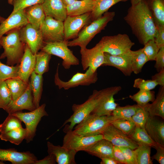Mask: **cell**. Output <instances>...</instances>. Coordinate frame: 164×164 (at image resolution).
Segmentation results:
<instances>
[{"mask_svg": "<svg viewBox=\"0 0 164 164\" xmlns=\"http://www.w3.org/2000/svg\"><path fill=\"white\" fill-rule=\"evenodd\" d=\"M134 150L136 164H152L151 157V147L139 144Z\"/></svg>", "mask_w": 164, "mask_h": 164, "instance_id": "8d00e7d4", "label": "cell"}, {"mask_svg": "<svg viewBox=\"0 0 164 164\" xmlns=\"http://www.w3.org/2000/svg\"><path fill=\"white\" fill-rule=\"evenodd\" d=\"M95 0H76L66 7L67 15L75 16L91 12L93 10Z\"/></svg>", "mask_w": 164, "mask_h": 164, "instance_id": "4316f807", "label": "cell"}, {"mask_svg": "<svg viewBox=\"0 0 164 164\" xmlns=\"http://www.w3.org/2000/svg\"><path fill=\"white\" fill-rule=\"evenodd\" d=\"M80 53L81 63L83 70L90 67L94 71H97L98 67L105 63L104 53L98 43L90 49L86 48L80 49Z\"/></svg>", "mask_w": 164, "mask_h": 164, "instance_id": "9a60e30c", "label": "cell"}, {"mask_svg": "<svg viewBox=\"0 0 164 164\" xmlns=\"http://www.w3.org/2000/svg\"><path fill=\"white\" fill-rule=\"evenodd\" d=\"M12 100L11 93L5 81L0 80V108L5 110Z\"/></svg>", "mask_w": 164, "mask_h": 164, "instance_id": "7bdbcfd3", "label": "cell"}, {"mask_svg": "<svg viewBox=\"0 0 164 164\" xmlns=\"http://www.w3.org/2000/svg\"><path fill=\"white\" fill-rule=\"evenodd\" d=\"M103 138L100 134L93 136H84L74 133L72 130L67 129L63 140V147L75 151H83L91 145Z\"/></svg>", "mask_w": 164, "mask_h": 164, "instance_id": "7c38bea8", "label": "cell"}, {"mask_svg": "<svg viewBox=\"0 0 164 164\" xmlns=\"http://www.w3.org/2000/svg\"><path fill=\"white\" fill-rule=\"evenodd\" d=\"M155 24L157 31L154 40L157 46L160 49L164 46V26Z\"/></svg>", "mask_w": 164, "mask_h": 164, "instance_id": "f907efd6", "label": "cell"}, {"mask_svg": "<svg viewBox=\"0 0 164 164\" xmlns=\"http://www.w3.org/2000/svg\"><path fill=\"white\" fill-rule=\"evenodd\" d=\"M157 85H158V83L155 80H145L138 78L135 80L133 87L139 90L150 91L154 89Z\"/></svg>", "mask_w": 164, "mask_h": 164, "instance_id": "7dc6e473", "label": "cell"}, {"mask_svg": "<svg viewBox=\"0 0 164 164\" xmlns=\"http://www.w3.org/2000/svg\"><path fill=\"white\" fill-rule=\"evenodd\" d=\"M36 108L32 92L28 84L24 92L15 100H12L5 110L9 114H12L22 111L23 110L31 111Z\"/></svg>", "mask_w": 164, "mask_h": 164, "instance_id": "d6986e66", "label": "cell"}, {"mask_svg": "<svg viewBox=\"0 0 164 164\" xmlns=\"http://www.w3.org/2000/svg\"><path fill=\"white\" fill-rule=\"evenodd\" d=\"M144 46L142 49L149 60H155L159 48L155 42L154 39L148 41Z\"/></svg>", "mask_w": 164, "mask_h": 164, "instance_id": "f6af8a7d", "label": "cell"}, {"mask_svg": "<svg viewBox=\"0 0 164 164\" xmlns=\"http://www.w3.org/2000/svg\"><path fill=\"white\" fill-rule=\"evenodd\" d=\"M129 136L138 144H145L154 148L157 144L152 139L144 128L138 126H136Z\"/></svg>", "mask_w": 164, "mask_h": 164, "instance_id": "836d02e7", "label": "cell"}, {"mask_svg": "<svg viewBox=\"0 0 164 164\" xmlns=\"http://www.w3.org/2000/svg\"><path fill=\"white\" fill-rule=\"evenodd\" d=\"M149 115L164 119V87H161L156 97L151 104L147 105Z\"/></svg>", "mask_w": 164, "mask_h": 164, "instance_id": "f1b7e54d", "label": "cell"}, {"mask_svg": "<svg viewBox=\"0 0 164 164\" xmlns=\"http://www.w3.org/2000/svg\"><path fill=\"white\" fill-rule=\"evenodd\" d=\"M59 64L58 65L55 75L54 83L60 89L63 88L66 90L79 85H89L95 83L97 80V70L94 71L91 67H89L85 73L78 72L68 81H63L59 77Z\"/></svg>", "mask_w": 164, "mask_h": 164, "instance_id": "30bf717a", "label": "cell"}, {"mask_svg": "<svg viewBox=\"0 0 164 164\" xmlns=\"http://www.w3.org/2000/svg\"><path fill=\"white\" fill-rule=\"evenodd\" d=\"M36 62V55L32 53L26 44L24 53L19 65L18 77L29 83V79L34 70Z\"/></svg>", "mask_w": 164, "mask_h": 164, "instance_id": "ffe728a7", "label": "cell"}, {"mask_svg": "<svg viewBox=\"0 0 164 164\" xmlns=\"http://www.w3.org/2000/svg\"><path fill=\"white\" fill-rule=\"evenodd\" d=\"M101 164H119L113 158L110 157H105L101 159Z\"/></svg>", "mask_w": 164, "mask_h": 164, "instance_id": "9f6ffc18", "label": "cell"}, {"mask_svg": "<svg viewBox=\"0 0 164 164\" xmlns=\"http://www.w3.org/2000/svg\"><path fill=\"white\" fill-rule=\"evenodd\" d=\"M138 104L128 105L125 106H118L111 114L107 117L109 121L124 119L132 121V117L135 113Z\"/></svg>", "mask_w": 164, "mask_h": 164, "instance_id": "f546056e", "label": "cell"}, {"mask_svg": "<svg viewBox=\"0 0 164 164\" xmlns=\"http://www.w3.org/2000/svg\"><path fill=\"white\" fill-rule=\"evenodd\" d=\"M51 55L42 50L36 54V62L34 71L36 73L43 75L48 71Z\"/></svg>", "mask_w": 164, "mask_h": 164, "instance_id": "d590c367", "label": "cell"}, {"mask_svg": "<svg viewBox=\"0 0 164 164\" xmlns=\"http://www.w3.org/2000/svg\"><path fill=\"white\" fill-rule=\"evenodd\" d=\"M128 0H95V5L91 12L92 21L101 17L113 5L122 1Z\"/></svg>", "mask_w": 164, "mask_h": 164, "instance_id": "1f68e13d", "label": "cell"}, {"mask_svg": "<svg viewBox=\"0 0 164 164\" xmlns=\"http://www.w3.org/2000/svg\"><path fill=\"white\" fill-rule=\"evenodd\" d=\"M156 150V153L151 159L156 160L159 164H164V146L157 144L154 148Z\"/></svg>", "mask_w": 164, "mask_h": 164, "instance_id": "816d5d0a", "label": "cell"}, {"mask_svg": "<svg viewBox=\"0 0 164 164\" xmlns=\"http://www.w3.org/2000/svg\"><path fill=\"white\" fill-rule=\"evenodd\" d=\"M19 36L21 41L27 45L34 55L41 50L45 44L40 29L35 28L29 23L20 29Z\"/></svg>", "mask_w": 164, "mask_h": 164, "instance_id": "5bb4252c", "label": "cell"}, {"mask_svg": "<svg viewBox=\"0 0 164 164\" xmlns=\"http://www.w3.org/2000/svg\"><path fill=\"white\" fill-rule=\"evenodd\" d=\"M46 105L45 104H43L34 110L28 112L20 111L12 114L25 124L27 130L25 139L27 143L33 140L36 135V128L42 118L48 115L45 109Z\"/></svg>", "mask_w": 164, "mask_h": 164, "instance_id": "ba28073f", "label": "cell"}, {"mask_svg": "<svg viewBox=\"0 0 164 164\" xmlns=\"http://www.w3.org/2000/svg\"><path fill=\"white\" fill-rule=\"evenodd\" d=\"M124 19L140 43L144 45L148 41L155 39L157 28L152 11L145 1L142 0L132 5Z\"/></svg>", "mask_w": 164, "mask_h": 164, "instance_id": "6da1fadb", "label": "cell"}, {"mask_svg": "<svg viewBox=\"0 0 164 164\" xmlns=\"http://www.w3.org/2000/svg\"><path fill=\"white\" fill-rule=\"evenodd\" d=\"M155 60V67L158 72L164 69V46L159 49Z\"/></svg>", "mask_w": 164, "mask_h": 164, "instance_id": "681fc988", "label": "cell"}, {"mask_svg": "<svg viewBox=\"0 0 164 164\" xmlns=\"http://www.w3.org/2000/svg\"><path fill=\"white\" fill-rule=\"evenodd\" d=\"M28 23L24 9L12 12L0 25V38L9 31L14 29L21 28Z\"/></svg>", "mask_w": 164, "mask_h": 164, "instance_id": "44dd1931", "label": "cell"}, {"mask_svg": "<svg viewBox=\"0 0 164 164\" xmlns=\"http://www.w3.org/2000/svg\"><path fill=\"white\" fill-rule=\"evenodd\" d=\"M91 22V12L78 15H67L63 21L64 40L76 38L81 29Z\"/></svg>", "mask_w": 164, "mask_h": 164, "instance_id": "4fadbf2b", "label": "cell"}, {"mask_svg": "<svg viewBox=\"0 0 164 164\" xmlns=\"http://www.w3.org/2000/svg\"><path fill=\"white\" fill-rule=\"evenodd\" d=\"M152 79L155 81L161 87H164V69L153 75Z\"/></svg>", "mask_w": 164, "mask_h": 164, "instance_id": "11a10c76", "label": "cell"}, {"mask_svg": "<svg viewBox=\"0 0 164 164\" xmlns=\"http://www.w3.org/2000/svg\"><path fill=\"white\" fill-rule=\"evenodd\" d=\"M122 152L127 164H136L134 150L126 147H118Z\"/></svg>", "mask_w": 164, "mask_h": 164, "instance_id": "c3c4849f", "label": "cell"}, {"mask_svg": "<svg viewBox=\"0 0 164 164\" xmlns=\"http://www.w3.org/2000/svg\"><path fill=\"white\" fill-rule=\"evenodd\" d=\"M22 121L16 116L9 114L3 122L0 124V133L8 132L16 128L22 127Z\"/></svg>", "mask_w": 164, "mask_h": 164, "instance_id": "60d3db41", "label": "cell"}, {"mask_svg": "<svg viewBox=\"0 0 164 164\" xmlns=\"http://www.w3.org/2000/svg\"><path fill=\"white\" fill-rule=\"evenodd\" d=\"M38 160L29 151L19 152L14 148H0V160L10 162L12 164H33Z\"/></svg>", "mask_w": 164, "mask_h": 164, "instance_id": "e0dca14e", "label": "cell"}, {"mask_svg": "<svg viewBox=\"0 0 164 164\" xmlns=\"http://www.w3.org/2000/svg\"><path fill=\"white\" fill-rule=\"evenodd\" d=\"M148 61L142 48L136 51L131 50V66L132 72L135 74L141 72L145 64Z\"/></svg>", "mask_w": 164, "mask_h": 164, "instance_id": "e575fe53", "label": "cell"}, {"mask_svg": "<svg viewBox=\"0 0 164 164\" xmlns=\"http://www.w3.org/2000/svg\"><path fill=\"white\" fill-rule=\"evenodd\" d=\"M40 30L45 43L65 40L63 22L46 16Z\"/></svg>", "mask_w": 164, "mask_h": 164, "instance_id": "8fae6325", "label": "cell"}, {"mask_svg": "<svg viewBox=\"0 0 164 164\" xmlns=\"http://www.w3.org/2000/svg\"><path fill=\"white\" fill-rule=\"evenodd\" d=\"M43 75L36 73L34 71L30 76L29 83L33 97L34 105L37 108L39 106V102L43 91Z\"/></svg>", "mask_w": 164, "mask_h": 164, "instance_id": "83f0119b", "label": "cell"}, {"mask_svg": "<svg viewBox=\"0 0 164 164\" xmlns=\"http://www.w3.org/2000/svg\"><path fill=\"white\" fill-rule=\"evenodd\" d=\"M109 122L111 124L128 136L131 134L136 126L132 121L126 120L109 121Z\"/></svg>", "mask_w": 164, "mask_h": 164, "instance_id": "b9f144b4", "label": "cell"}, {"mask_svg": "<svg viewBox=\"0 0 164 164\" xmlns=\"http://www.w3.org/2000/svg\"><path fill=\"white\" fill-rule=\"evenodd\" d=\"M152 13L155 24L164 26L163 0H152Z\"/></svg>", "mask_w": 164, "mask_h": 164, "instance_id": "74e56055", "label": "cell"}, {"mask_svg": "<svg viewBox=\"0 0 164 164\" xmlns=\"http://www.w3.org/2000/svg\"><path fill=\"white\" fill-rule=\"evenodd\" d=\"M68 41H63L45 43L41 50L51 55L57 56L63 60L62 65L66 69H69L72 65H77L79 60L68 47Z\"/></svg>", "mask_w": 164, "mask_h": 164, "instance_id": "52a82bcc", "label": "cell"}, {"mask_svg": "<svg viewBox=\"0 0 164 164\" xmlns=\"http://www.w3.org/2000/svg\"><path fill=\"white\" fill-rule=\"evenodd\" d=\"M0 45V48L1 47ZM19 64L15 66L5 65L0 61V80H5L18 76Z\"/></svg>", "mask_w": 164, "mask_h": 164, "instance_id": "ee69618b", "label": "cell"}, {"mask_svg": "<svg viewBox=\"0 0 164 164\" xmlns=\"http://www.w3.org/2000/svg\"><path fill=\"white\" fill-rule=\"evenodd\" d=\"M5 164L3 162V161L0 160V164Z\"/></svg>", "mask_w": 164, "mask_h": 164, "instance_id": "94428289", "label": "cell"}, {"mask_svg": "<svg viewBox=\"0 0 164 164\" xmlns=\"http://www.w3.org/2000/svg\"><path fill=\"white\" fill-rule=\"evenodd\" d=\"M56 162L55 156L52 154H48L43 159L35 161L33 164H54Z\"/></svg>", "mask_w": 164, "mask_h": 164, "instance_id": "db71d44e", "label": "cell"}, {"mask_svg": "<svg viewBox=\"0 0 164 164\" xmlns=\"http://www.w3.org/2000/svg\"><path fill=\"white\" fill-rule=\"evenodd\" d=\"M102 134L103 138L109 141L114 146L126 147L133 150L138 146L128 135L110 124L105 128Z\"/></svg>", "mask_w": 164, "mask_h": 164, "instance_id": "2e32d148", "label": "cell"}, {"mask_svg": "<svg viewBox=\"0 0 164 164\" xmlns=\"http://www.w3.org/2000/svg\"><path fill=\"white\" fill-rule=\"evenodd\" d=\"M121 89V86H115L101 90L95 106L91 114L99 116H110L118 106L114 96Z\"/></svg>", "mask_w": 164, "mask_h": 164, "instance_id": "8992f818", "label": "cell"}, {"mask_svg": "<svg viewBox=\"0 0 164 164\" xmlns=\"http://www.w3.org/2000/svg\"><path fill=\"white\" fill-rule=\"evenodd\" d=\"M5 81L11 92L13 101L24 92L29 84V83L26 82L18 76L8 79Z\"/></svg>", "mask_w": 164, "mask_h": 164, "instance_id": "4dcf8cb0", "label": "cell"}, {"mask_svg": "<svg viewBox=\"0 0 164 164\" xmlns=\"http://www.w3.org/2000/svg\"><path fill=\"white\" fill-rule=\"evenodd\" d=\"M64 5L67 7V6L72 4L76 0H61Z\"/></svg>", "mask_w": 164, "mask_h": 164, "instance_id": "6f0895ef", "label": "cell"}, {"mask_svg": "<svg viewBox=\"0 0 164 164\" xmlns=\"http://www.w3.org/2000/svg\"><path fill=\"white\" fill-rule=\"evenodd\" d=\"M102 51L113 56L127 53L135 44L126 34L103 37L98 43Z\"/></svg>", "mask_w": 164, "mask_h": 164, "instance_id": "277c9868", "label": "cell"}, {"mask_svg": "<svg viewBox=\"0 0 164 164\" xmlns=\"http://www.w3.org/2000/svg\"><path fill=\"white\" fill-rule=\"evenodd\" d=\"M139 105L135 114L132 117V121L136 125L145 128V126L149 114L147 110V105Z\"/></svg>", "mask_w": 164, "mask_h": 164, "instance_id": "ab89813d", "label": "cell"}, {"mask_svg": "<svg viewBox=\"0 0 164 164\" xmlns=\"http://www.w3.org/2000/svg\"><path fill=\"white\" fill-rule=\"evenodd\" d=\"M24 12L28 23L40 29L46 17L42 4H36L27 7L24 9Z\"/></svg>", "mask_w": 164, "mask_h": 164, "instance_id": "484cf974", "label": "cell"}, {"mask_svg": "<svg viewBox=\"0 0 164 164\" xmlns=\"http://www.w3.org/2000/svg\"><path fill=\"white\" fill-rule=\"evenodd\" d=\"M105 62L103 66L114 67L120 70L126 76H130L132 72L131 63V50L128 52L117 56L104 53Z\"/></svg>", "mask_w": 164, "mask_h": 164, "instance_id": "ac0fdd59", "label": "cell"}, {"mask_svg": "<svg viewBox=\"0 0 164 164\" xmlns=\"http://www.w3.org/2000/svg\"><path fill=\"white\" fill-rule=\"evenodd\" d=\"M142 0H131V3L132 5H135L140 2Z\"/></svg>", "mask_w": 164, "mask_h": 164, "instance_id": "680465c9", "label": "cell"}, {"mask_svg": "<svg viewBox=\"0 0 164 164\" xmlns=\"http://www.w3.org/2000/svg\"><path fill=\"white\" fill-rule=\"evenodd\" d=\"M26 135V129L22 127L5 133H0V138L2 140L9 141L12 144L18 145L25 139Z\"/></svg>", "mask_w": 164, "mask_h": 164, "instance_id": "d6a6232c", "label": "cell"}, {"mask_svg": "<svg viewBox=\"0 0 164 164\" xmlns=\"http://www.w3.org/2000/svg\"><path fill=\"white\" fill-rule=\"evenodd\" d=\"M42 4L46 16L63 22L67 15L66 7L61 0H45Z\"/></svg>", "mask_w": 164, "mask_h": 164, "instance_id": "cb8c5ba5", "label": "cell"}, {"mask_svg": "<svg viewBox=\"0 0 164 164\" xmlns=\"http://www.w3.org/2000/svg\"><path fill=\"white\" fill-rule=\"evenodd\" d=\"M113 156V158L119 164H127L122 152L118 146H114Z\"/></svg>", "mask_w": 164, "mask_h": 164, "instance_id": "f5cc1de1", "label": "cell"}, {"mask_svg": "<svg viewBox=\"0 0 164 164\" xmlns=\"http://www.w3.org/2000/svg\"><path fill=\"white\" fill-rule=\"evenodd\" d=\"M115 15L114 12H107L100 18L92 21L81 29L76 38L68 41V46H78L80 49L86 48L94 37L104 29L108 22L113 20Z\"/></svg>", "mask_w": 164, "mask_h": 164, "instance_id": "3957f363", "label": "cell"}, {"mask_svg": "<svg viewBox=\"0 0 164 164\" xmlns=\"http://www.w3.org/2000/svg\"><path fill=\"white\" fill-rule=\"evenodd\" d=\"M45 0H8L9 4L13 6L12 12L38 4H42Z\"/></svg>", "mask_w": 164, "mask_h": 164, "instance_id": "bcb514c9", "label": "cell"}, {"mask_svg": "<svg viewBox=\"0 0 164 164\" xmlns=\"http://www.w3.org/2000/svg\"><path fill=\"white\" fill-rule=\"evenodd\" d=\"M5 19L0 16V23H2Z\"/></svg>", "mask_w": 164, "mask_h": 164, "instance_id": "91938a15", "label": "cell"}, {"mask_svg": "<svg viewBox=\"0 0 164 164\" xmlns=\"http://www.w3.org/2000/svg\"><path fill=\"white\" fill-rule=\"evenodd\" d=\"M129 97L139 105H146L149 102H153L155 99L154 91L141 90L133 95H129Z\"/></svg>", "mask_w": 164, "mask_h": 164, "instance_id": "f35d334b", "label": "cell"}, {"mask_svg": "<svg viewBox=\"0 0 164 164\" xmlns=\"http://www.w3.org/2000/svg\"><path fill=\"white\" fill-rule=\"evenodd\" d=\"M113 147L111 142L103 138L91 145L84 151L100 159L105 157L113 158Z\"/></svg>", "mask_w": 164, "mask_h": 164, "instance_id": "d4e9b609", "label": "cell"}, {"mask_svg": "<svg viewBox=\"0 0 164 164\" xmlns=\"http://www.w3.org/2000/svg\"><path fill=\"white\" fill-rule=\"evenodd\" d=\"M100 91V90H94L92 94L84 103L81 104H74L72 106L73 114L64 122L63 126L69 123L70 124L68 125L67 129L72 130L75 125L90 114L95 106Z\"/></svg>", "mask_w": 164, "mask_h": 164, "instance_id": "9c48e42d", "label": "cell"}, {"mask_svg": "<svg viewBox=\"0 0 164 164\" xmlns=\"http://www.w3.org/2000/svg\"><path fill=\"white\" fill-rule=\"evenodd\" d=\"M21 28L12 30L6 33V36L0 38V45L4 50L0 58H6L7 64L9 66L19 64L24 53L26 44L20 39Z\"/></svg>", "mask_w": 164, "mask_h": 164, "instance_id": "7a4b0ae2", "label": "cell"}, {"mask_svg": "<svg viewBox=\"0 0 164 164\" xmlns=\"http://www.w3.org/2000/svg\"><path fill=\"white\" fill-rule=\"evenodd\" d=\"M145 129L152 139L157 144L164 146V122L155 116H149Z\"/></svg>", "mask_w": 164, "mask_h": 164, "instance_id": "603a6c76", "label": "cell"}, {"mask_svg": "<svg viewBox=\"0 0 164 164\" xmlns=\"http://www.w3.org/2000/svg\"><path fill=\"white\" fill-rule=\"evenodd\" d=\"M109 124L107 117L91 114L77 124L73 132L84 136H93L102 134Z\"/></svg>", "mask_w": 164, "mask_h": 164, "instance_id": "5b68a950", "label": "cell"}, {"mask_svg": "<svg viewBox=\"0 0 164 164\" xmlns=\"http://www.w3.org/2000/svg\"><path fill=\"white\" fill-rule=\"evenodd\" d=\"M48 154H53L56 162L58 164H75V151L66 148L63 146L55 145L50 142H47Z\"/></svg>", "mask_w": 164, "mask_h": 164, "instance_id": "7402d4cb", "label": "cell"}]
</instances>
